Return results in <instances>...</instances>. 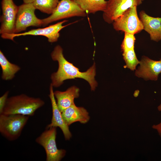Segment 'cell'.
<instances>
[{"label": "cell", "mask_w": 161, "mask_h": 161, "mask_svg": "<svg viewBox=\"0 0 161 161\" xmlns=\"http://www.w3.org/2000/svg\"><path fill=\"white\" fill-rule=\"evenodd\" d=\"M51 56L52 60L57 61L58 64L57 71L52 73L51 75V84L53 87L60 86L65 80L78 78L87 81L89 83L92 90H95L97 83L95 79V63L86 71L81 72L78 68L66 59L63 54V49L59 45L54 47L51 54Z\"/></svg>", "instance_id": "6da1fadb"}, {"label": "cell", "mask_w": 161, "mask_h": 161, "mask_svg": "<svg viewBox=\"0 0 161 161\" xmlns=\"http://www.w3.org/2000/svg\"><path fill=\"white\" fill-rule=\"evenodd\" d=\"M44 104V101L40 98L31 97L22 94L8 98L1 114L32 116L35 111Z\"/></svg>", "instance_id": "7a4b0ae2"}, {"label": "cell", "mask_w": 161, "mask_h": 161, "mask_svg": "<svg viewBox=\"0 0 161 161\" xmlns=\"http://www.w3.org/2000/svg\"><path fill=\"white\" fill-rule=\"evenodd\" d=\"M29 116L20 114H0V132L7 140L14 141L21 135Z\"/></svg>", "instance_id": "3957f363"}, {"label": "cell", "mask_w": 161, "mask_h": 161, "mask_svg": "<svg viewBox=\"0 0 161 161\" xmlns=\"http://www.w3.org/2000/svg\"><path fill=\"white\" fill-rule=\"evenodd\" d=\"M56 128L52 127L47 128L35 140L44 149L47 161H61L66 154L65 150L59 149L57 147L56 142Z\"/></svg>", "instance_id": "277c9868"}, {"label": "cell", "mask_w": 161, "mask_h": 161, "mask_svg": "<svg viewBox=\"0 0 161 161\" xmlns=\"http://www.w3.org/2000/svg\"><path fill=\"white\" fill-rule=\"evenodd\" d=\"M87 13L72 0H60L53 13L42 19L44 27L58 20L73 17H85Z\"/></svg>", "instance_id": "5b68a950"}, {"label": "cell", "mask_w": 161, "mask_h": 161, "mask_svg": "<svg viewBox=\"0 0 161 161\" xmlns=\"http://www.w3.org/2000/svg\"><path fill=\"white\" fill-rule=\"evenodd\" d=\"M137 6L130 8L113 22L114 29L134 35L143 30L142 23L137 13Z\"/></svg>", "instance_id": "8992f818"}, {"label": "cell", "mask_w": 161, "mask_h": 161, "mask_svg": "<svg viewBox=\"0 0 161 161\" xmlns=\"http://www.w3.org/2000/svg\"><path fill=\"white\" fill-rule=\"evenodd\" d=\"M35 9L32 3H24L18 6L13 33H19L30 26H42V19L38 18L35 14Z\"/></svg>", "instance_id": "52a82bcc"}, {"label": "cell", "mask_w": 161, "mask_h": 161, "mask_svg": "<svg viewBox=\"0 0 161 161\" xmlns=\"http://www.w3.org/2000/svg\"><path fill=\"white\" fill-rule=\"evenodd\" d=\"M68 20H64L47 27L32 29L23 33H4L1 34V37L3 39L13 41L15 37L27 35H42L47 37L48 41L53 43L57 41L60 36L59 32L63 28L72 23L63 25Z\"/></svg>", "instance_id": "ba28073f"}, {"label": "cell", "mask_w": 161, "mask_h": 161, "mask_svg": "<svg viewBox=\"0 0 161 161\" xmlns=\"http://www.w3.org/2000/svg\"><path fill=\"white\" fill-rule=\"evenodd\" d=\"M143 0H109L106 9L103 12V18L106 23H112L128 9L140 5Z\"/></svg>", "instance_id": "9c48e42d"}, {"label": "cell", "mask_w": 161, "mask_h": 161, "mask_svg": "<svg viewBox=\"0 0 161 161\" xmlns=\"http://www.w3.org/2000/svg\"><path fill=\"white\" fill-rule=\"evenodd\" d=\"M1 7L2 15L0 18V33H13L18 6L13 0H2Z\"/></svg>", "instance_id": "30bf717a"}, {"label": "cell", "mask_w": 161, "mask_h": 161, "mask_svg": "<svg viewBox=\"0 0 161 161\" xmlns=\"http://www.w3.org/2000/svg\"><path fill=\"white\" fill-rule=\"evenodd\" d=\"M140 64L135 71L136 76L145 80H157L159 75L161 73V58L159 61H154L143 56Z\"/></svg>", "instance_id": "8fae6325"}, {"label": "cell", "mask_w": 161, "mask_h": 161, "mask_svg": "<svg viewBox=\"0 0 161 161\" xmlns=\"http://www.w3.org/2000/svg\"><path fill=\"white\" fill-rule=\"evenodd\" d=\"M53 87L51 84L49 95L52 107V117L51 123L47 125L46 128L52 127H59L62 131L65 140H69L72 137V134L69 130V126L64 120L62 113L58 106L54 94Z\"/></svg>", "instance_id": "7c38bea8"}, {"label": "cell", "mask_w": 161, "mask_h": 161, "mask_svg": "<svg viewBox=\"0 0 161 161\" xmlns=\"http://www.w3.org/2000/svg\"><path fill=\"white\" fill-rule=\"evenodd\" d=\"M139 16L143 30L149 34L151 39L156 42L161 40V17L150 16L143 10Z\"/></svg>", "instance_id": "4fadbf2b"}, {"label": "cell", "mask_w": 161, "mask_h": 161, "mask_svg": "<svg viewBox=\"0 0 161 161\" xmlns=\"http://www.w3.org/2000/svg\"><path fill=\"white\" fill-rule=\"evenodd\" d=\"M61 113L64 120L69 126L77 122L85 124L90 118L89 112L85 109L77 106L75 104L66 108Z\"/></svg>", "instance_id": "5bb4252c"}, {"label": "cell", "mask_w": 161, "mask_h": 161, "mask_svg": "<svg viewBox=\"0 0 161 161\" xmlns=\"http://www.w3.org/2000/svg\"><path fill=\"white\" fill-rule=\"evenodd\" d=\"M79 89L74 86L64 92L56 91L54 95L57 99V104L61 112L71 106L75 104L74 100L79 96Z\"/></svg>", "instance_id": "9a60e30c"}, {"label": "cell", "mask_w": 161, "mask_h": 161, "mask_svg": "<svg viewBox=\"0 0 161 161\" xmlns=\"http://www.w3.org/2000/svg\"><path fill=\"white\" fill-rule=\"evenodd\" d=\"M87 14H94L103 12L106 9L107 1L105 0H72Z\"/></svg>", "instance_id": "2e32d148"}, {"label": "cell", "mask_w": 161, "mask_h": 161, "mask_svg": "<svg viewBox=\"0 0 161 161\" xmlns=\"http://www.w3.org/2000/svg\"><path fill=\"white\" fill-rule=\"evenodd\" d=\"M0 65L2 69V79L8 80L12 79L15 74L21 69L18 65L10 63L0 51Z\"/></svg>", "instance_id": "e0dca14e"}, {"label": "cell", "mask_w": 161, "mask_h": 161, "mask_svg": "<svg viewBox=\"0 0 161 161\" xmlns=\"http://www.w3.org/2000/svg\"><path fill=\"white\" fill-rule=\"evenodd\" d=\"M59 0H34L32 2L35 8L41 12L51 14L55 9Z\"/></svg>", "instance_id": "ac0fdd59"}, {"label": "cell", "mask_w": 161, "mask_h": 161, "mask_svg": "<svg viewBox=\"0 0 161 161\" xmlns=\"http://www.w3.org/2000/svg\"><path fill=\"white\" fill-rule=\"evenodd\" d=\"M122 55L126 63L124 67L132 71L136 69V67L140 64V61L137 58L134 49L123 52Z\"/></svg>", "instance_id": "d6986e66"}, {"label": "cell", "mask_w": 161, "mask_h": 161, "mask_svg": "<svg viewBox=\"0 0 161 161\" xmlns=\"http://www.w3.org/2000/svg\"><path fill=\"white\" fill-rule=\"evenodd\" d=\"M124 38L121 45L123 52L134 49V43L136 40L134 34L124 32Z\"/></svg>", "instance_id": "ffe728a7"}, {"label": "cell", "mask_w": 161, "mask_h": 161, "mask_svg": "<svg viewBox=\"0 0 161 161\" xmlns=\"http://www.w3.org/2000/svg\"><path fill=\"white\" fill-rule=\"evenodd\" d=\"M9 93V91H7L0 97V114L2 113Z\"/></svg>", "instance_id": "44dd1931"}, {"label": "cell", "mask_w": 161, "mask_h": 161, "mask_svg": "<svg viewBox=\"0 0 161 161\" xmlns=\"http://www.w3.org/2000/svg\"><path fill=\"white\" fill-rule=\"evenodd\" d=\"M152 128L156 130L161 138V122L158 124L153 125Z\"/></svg>", "instance_id": "7402d4cb"}, {"label": "cell", "mask_w": 161, "mask_h": 161, "mask_svg": "<svg viewBox=\"0 0 161 161\" xmlns=\"http://www.w3.org/2000/svg\"><path fill=\"white\" fill-rule=\"evenodd\" d=\"M24 3H32L33 2L34 0H23Z\"/></svg>", "instance_id": "603a6c76"}, {"label": "cell", "mask_w": 161, "mask_h": 161, "mask_svg": "<svg viewBox=\"0 0 161 161\" xmlns=\"http://www.w3.org/2000/svg\"><path fill=\"white\" fill-rule=\"evenodd\" d=\"M157 108L159 111H161V104Z\"/></svg>", "instance_id": "cb8c5ba5"}]
</instances>
